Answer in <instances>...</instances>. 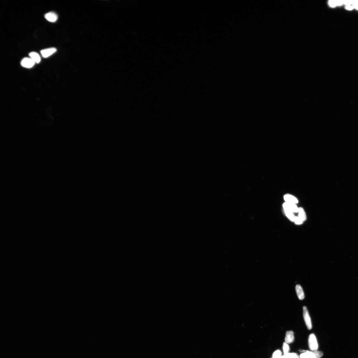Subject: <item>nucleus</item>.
Here are the masks:
<instances>
[{
  "label": "nucleus",
  "mask_w": 358,
  "mask_h": 358,
  "mask_svg": "<svg viewBox=\"0 0 358 358\" xmlns=\"http://www.w3.org/2000/svg\"><path fill=\"white\" fill-rule=\"evenodd\" d=\"M308 344L309 349L312 351H315L318 350V345L316 337L315 334H310L308 338Z\"/></svg>",
  "instance_id": "obj_1"
},
{
  "label": "nucleus",
  "mask_w": 358,
  "mask_h": 358,
  "mask_svg": "<svg viewBox=\"0 0 358 358\" xmlns=\"http://www.w3.org/2000/svg\"><path fill=\"white\" fill-rule=\"evenodd\" d=\"M303 315L306 325L309 330L312 328V324L308 310L306 306L303 307Z\"/></svg>",
  "instance_id": "obj_2"
},
{
  "label": "nucleus",
  "mask_w": 358,
  "mask_h": 358,
  "mask_svg": "<svg viewBox=\"0 0 358 358\" xmlns=\"http://www.w3.org/2000/svg\"><path fill=\"white\" fill-rule=\"evenodd\" d=\"M283 207L284 211H287L294 213H298L299 208L295 204L289 203L288 202H285L283 204Z\"/></svg>",
  "instance_id": "obj_3"
},
{
  "label": "nucleus",
  "mask_w": 358,
  "mask_h": 358,
  "mask_svg": "<svg viewBox=\"0 0 358 358\" xmlns=\"http://www.w3.org/2000/svg\"><path fill=\"white\" fill-rule=\"evenodd\" d=\"M35 62L32 59L26 57L22 60L21 65L27 68H31L34 65Z\"/></svg>",
  "instance_id": "obj_4"
},
{
  "label": "nucleus",
  "mask_w": 358,
  "mask_h": 358,
  "mask_svg": "<svg viewBox=\"0 0 358 358\" xmlns=\"http://www.w3.org/2000/svg\"><path fill=\"white\" fill-rule=\"evenodd\" d=\"M56 49L55 48H50L43 50H41V53L42 56L44 58H47L53 55L56 51Z\"/></svg>",
  "instance_id": "obj_5"
},
{
  "label": "nucleus",
  "mask_w": 358,
  "mask_h": 358,
  "mask_svg": "<svg viewBox=\"0 0 358 358\" xmlns=\"http://www.w3.org/2000/svg\"><path fill=\"white\" fill-rule=\"evenodd\" d=\"M295 340L294 335L292 331L286 332L285 338V342L288 344H291Z\"/></svg>",
  "instance_id": "obj_6"
},
{
  "label": "nucleus",
  "mask_w": 358,
  "mask_h": 358,
  "mask_svg": "<svg viewBox=\"0 0 358 358\" xmlns=\"http://www.w3.org/2000/svg\"><path fill=\"white\" fill-rule=\"evenodd\" d=\"M46 19L48 21L54 22H56L58 19V16L55 13L50 12L46 13L45 15Z\"/></svg>",
  "instance_id": "obj_7"
},
{
  "label": "nucleus",
  "mask_w": 358,
  "mask_h": 358,
  "mask_svg": "<svg viewBox=\"0 0 358 358\" xmlns=\"http://www.w3.org/2000/svg\"><path fill=\"white\" fill-rule=\"evenodd\" d=\"M284 199L286 202L293 204H297L299 201L296 197L290 194H286L284 196Z\"/></svg>",
  "instance_id": "obj_8"
},
{
  "label": "nucleus",
  "mask_w": 358,
  "mask_h": 358,
  "mask_svg": "<svg viewBox=\"0 0 358 358\" xmlns=\"http://www.w3.org/2000/svg\"><path fill=\"white\" fill-rule=\"evenodd\" d=\"M296 290L299 299L302 300L305 299V294L302 287L299 285H297L296 286Z\"/></svg>",
  "instance_id": "obj_9"
},
{
  "label": "nucleus",
  "mask_w": 358,
  "mask_h": 358,
  "mask_svg": "<svg viewBox=\"0 0 358 358\" xmlns=\"http://www.w3.org/2000/svg\"><path fill=\"white\" fill-rule=\"evenodd\" d=\"M329 5L331 8H335L337 6H341L344 4V1L342 0H330L328 2Z\"/></svg>",
  "instance_id": "obj_10"
},
{
  "label": "nucleus",
  "mask_w": 358,
  "mask_h": 358,
  "mask_svg": "<svg viewBox=\"0 0 358 358\" xmlns=\"http://www.w3.org/2000/svg\"><path fill=\"white\" fill-rule=\"evenodd\" d=\"M300 358H316L315 354L313 352L307 351L302 353L300 356Z\"/></svg>",
  "instance_id": "obj_11"
},
{
  "label": "nucleus",
  "mask_w": 358,
  "mask_h": 358,
  "mask_svg": "<svg viewBox=\"0 0 358 358\" xmlns=\"http://www.w3.org/2000/svg\"><path fill=\"white\" fill-rule=\"evenodd\" d=\"M29 56L35 62L39 63L40 62L41 59L38 53L35 52H32L29 53Z\"/></svg>",
  "instance_id": "obj_12"
},
{
  "label": "nucleus",
  "mask_w": 358,
  "mask_h": 358,
  "mask_svg": "<svg viewBox=\"0 0 358 358\" xmlns=\"http://www.w3.org/2000/svg\"><path fill=\"white\" fill-rule=\"evenodd\" d=\"M299 218L303 222L306 220V219L305 212L302 208H299Z\"/></svg>",
  "instance_id": "obj_13"
},
{
  "label": "nucleus",
  "mask_w": 358,
  "mask_h": 358,
  "mask_svg": "<svg viewBox=\"0 0 358 358\" xmlns=\"http://www.w3.org/2000/svg\"><path fill=\"white\" fill-rule=\"evenodd\" d=\"M286 217H288L290 221L292 222H295V219L296 216L294 215L293 213L292 212L284 211Z\"/></svg>",
  "instance_id": "obj_14"
},
{
  "label": "nucleus",
  "mask_w": 358,
  "mask_h": 358,
  "mask_svg": "<svg viewBox=\"0 0 358 358\" xmlns=\"http://www.w3.org/2000/svg\"><path fill=\"white\" fill-rule=\"evenodd\" d=\"M283 348L284 354H286L289 353L290 349L288 344L286 342L283 343Z\"/></svg>",
  "instance_id": "obj_15"
},
{
  "label": "nucleus",
  "mask_w": 358,
  "mask_h": 358,
  "mask_svg": "<svg viewBox=\"0 0 358 358\" xmlns=\"http://www.w3.org/2000/svg\"><path fill=\"white\" fill-rule=\"evenodd\" d=\"M282 356V352L279 350H276L273 353V357L274 358H279Z\"/></svg>",
  "instance_id": "obj_16"
},
{
  "label": "nucleus",
  "mask_w": 358,
  "mask_h": 358,
  "mask_svg": "<svg viewBox=\"0 0 358 358\" xmlns=\"http://www.w3.org/2000/svg\"><path fill=\"white\" fill-rule=\"evenodd\" d=\"M313 352L315 354L316 358H320L323 355V353L321 351L316 350L313 351Z\"/></svg>",
  "instance_id": "obj_17"
},
{
  "label": "nucleus",
  "mask_w": 358,
  "mask_h": 358,
  "mask_svg": "<svg viewBox=\"0 0 358 358\" xmlns=\"http://www.w3.org/2000/svg\"><path fill=\"white\" fill-rule=\"evenodd\" d=\"M292 358H300V357L298 354L295 353H289L286 354H284Z\"/></svg>",
  "instance_id": "obj_18"
},
{
  "label": "nucleus",
  "mask_w": 358,
  "mask_h": 358,
  "mask_svg": "<svg viewBox=\"0 0 358 358\" xmlns=\"http://www.w3.org/2000/svg\"><path fill=\"white\" fill-rule=\"evenodd\" d=\"M295 222L297 225H301L303 223V222L298 217H296L295 219Z\"/></svg>",
  "instance_id": "obj_19"
},
{
  "label": "nucleus",
  "mask_w": 358,
  "mask_h": 358,
  "mask_svg": "<svg viewBox=\"0 0 358 358\" xmlns=\"http://www.w3.org/2000/svg\"><path fill=\"white\" fill-rule=\"evenodd\" d=\"M352 5L354 7V8L358 10V0L352 1Z\"/></svg>",
  "instance_id": "obj_20"
},
{
  "label": "nucleus",
  "mask_w": 358,
  "mask_h": 358,
  "mask_svg": "<svg viewBox=\"0 0 358 358\" xmlns=\"http://www.w3.org/2000/svg\"><path fill=\"white\" fill-rule=\"evenodd\" d=\"M345 8L346 10H348V11H352V10L354 8L353 6L352 5L346 6Z\"/></svg>",
  "instance_id": "obj_21"
},
{
  "label": "nucleus",
  "mask_w": 358,
  "mask_h": 358,
  "mask_svg": "<svg viewBox=\"0 0 358 358\" xmlns=\"http://www.w3.org/2000/svg\"><path fill=\"white\" fill-rule=\"evenodd\" d=\"M272 358H274L272 357ZM279 358H292L289 357L286 355H284L283 356H282L281 357H280Z\"/></svg>",
  "instance_id": "obj_22"
}]
</instances>
